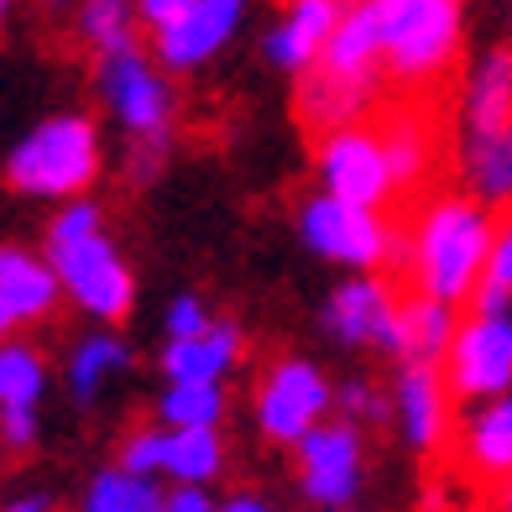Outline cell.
<instances>
[{
    "mask_svg": "<svg viewBox=\"0 0 512 512\" xmlns=\"http://www.w3.org/2000/svg\"><path fill=\"white\" fill-rule=\"evenodd\" d=\"M115 465H126V471H136V476H157L162 481V471H168V424H136V429H126L121 434V445H115Z\"/></svg>",
    "mask_w": 512,
    "mask_h": 512,
    "instance_id": "29",
    "label": "cell"
},
{
    "mask_svg": "<svg viewBox=\"0 0 512 512\" xmlns=\"http://www.w3.org/2000/svg\"><path fill=\"white\" fill-rule=\"evenodd\" d=\"M100 173H105V136H100V121L84 110L42 115L0 157V183L16 199L53 204V209L95 194Z\"/></svg>",
    "mask_w": 512,
    "mask_h": 512,
    "instance_id": "3",
    "label": "cell"
},
{
    "mask_svg": "<svg viewBox=\"0 0 512 512\" xmlns=\"http://www.w3.org/2000/svg\"><path fill=\"white\" fill-rule=\"evenodd\" d=\"M471 309H512V220L497 225L492 256H486V277L471 298Z\"/></svg>",
    "mask_w": 512,
    "mask_h": 512,
    "instance_id": "30",
    "label": "cell"
},
{
    "mask_svg": "<svg viewBox=\"0 0 512 512\" xmlns=\"http://www.w3.org/2000/svg\"><path fill=\"white\" fill-rule=\"evenodd\" d=\"M246 361V330L236 319H215L204 335L162 340L157 371L162 382H230Z\"/></svg>",
    "mask_w": 512,
    "mask_h": 512,
    "instance_id": "17",
    "label": "cell"
},
{
    "mask_svg": "<svg viewBox=\"0 0 512 512\" xmlns=\"http://www.w3.org/2000/svg\"><path fill=\"white\" fill-rule=\"evenodd\" d=\"M0 298L21 319V330L53 324V314L63 309V283L48 262V251L21 246V241H0Z\"/></svg>",
    "mask_w": 512,
    "mask_h": 512,
    "instance_id": "16",
    "label": "cell"
},
{
    "mask_svg": "<svg viewBox=\"0 0 512 512\" xmlns=\"http://www.w3.org/2000/svg\"><path fill=\"white\" fill-rule=\"evenodd\" d=\"M298 95L293 115L304 121L314 136L356 126L361 115L377 105L382 84H387V63H382V37H377V16L366 0H356L351 16L335 27L330 48L314 58L309 74H298Z\"/></svg>",
    "mask_w": 512,
    "mask_h": 512,
    "instance_id": "4",
    "label": "cell"
},
{
    "mask_svg": "<svg viewBox=\"0 0 512 512\" xmlns=\"http://www.w3.org/2000/svg\"><path fill=\"white\" fill-rule=\"evenodd\" d=\"M136 366V351L110 330V324H89V330L68 345L63 356V392L74 408H95L105 392Z\"/></svg>",
    "mask_w": 512,
    "mask_h": 512,
    "instance_id": "18",
    "label": "cell"
},
{
    "mask_svg": "<svg viewBox=\"0 0 512 512\" xmlns=\"http://www.w3.org/2000/svg\"><path fill=\"white\" fill-rule=\"evenodd\" d=\"M16 335H21V319L11 314L6 298H0V340H16Z\"/></svg>",
    "mask_w": 512,
    "mask_h": 512,
    "instance_id": "39",
    "label": "cell"
},
{
    "mask_svg": "<svg viewBox=\"0 0 512 512\" xmlns=\"http://www.w3.org/2000/svg\"><path fill=\"white\" fill-rule=\"evenodd\" d=\"M314 178H319L324 194H340V199H351V204L392 209V199H398V178H392L382 131L366 126V121L319 136V147H314Z\"/></svg>",
    "mask_w": 512,
    "mask_h": 512,
    "instance_id": "11",
    "label": "cell"
},
{
    "mask_svg": "<svg viewBox=\"0 0 512 512\" xmlns=\"http://www.w3.org/2000/svg\"><path fill=\"white\" fill-rule=\"evenodd\" d=\"M356 0H288L277 21L262 32V58L277 68V74H309L314 58L330 48V37L345 16H351Z\"/></svg>",
    "mask_w": 512,
    "mask_h": 512,
    "instance_id": "15",
    "label": "cell"
},
{
    "mask_svg": "<svg viewBox=\"0 0 512 512\" xmlns=\"http://www.w3.org/2000/svg\"><path fill=\"white\" fill-rule=\"evenodd\" d=\"M168 157H173V136H142V142H126V162H121V173H126V183L147 189V183H157V178H162Z\"/></svg>",
    "mask_w": 512,
    "mask_h": 512,
    "instance_id": "33",
    "label": "cell"
},
{
    "mask_svg": "<svg viewBox=\"0 0 512 512\" xmlns=\"http://www.w3.org/2000/svg\"><path fill=\"white\" fill-rule=\"evenodd\" d=\"M168 512H220V497L204 481H168Z\"/></svg>",
    "mask_w": 512,
    "mask_h": 512,
    "instance_id": "35",
    "label": "cell"
},
{
    "mask_svg": "<svg viewBox=\"0 0 512 512\" xmlns=\"http://www.w3.org/2000/svg\"><path fill=\"white\" fill-rule=\"evenodd\" d=\"M42 439L37 403H6L0 408V455H32Z\"/></svg>",
    "mask_w": 512,
    "mask_h": 512,
    "instance_id": "34",
    "label": "cell"
},
{
    "mask_svg": "<svg viewBox=\"0 0 512 512\" xmlns=\"http://www.w3.org/2000/svg\"><path fill=\"white\" fill-rule=\"evenodd\" d=\"M486 512H502V507H486Z\"/></svg>",
    "mask_w": 512,
    "mask_h": 512,
    "instance_id": "43",
    "label": "cell"
},
{
    "mask_svg": "<svg viewBox=\"0 0 512 512\" xmlns=\"http://www.w3.org/2000/svg\"><path fill=\"white\" fill-rule=\"evenodd\" d=\"M48 398V361L27 340H0V408L6 403H37Z\"/></svg>",
    "mask_w": 512,
    "mask_h": 512,
    "instance_id": "28",
    "label": "cell"
},
{
    "mask_svg": "<svg viewBox=\"0 0 512 512\" xmlns=\"http://www.w3.org/2000/svg\"><path fill=\"white\" fill-rule=\"evenodd\" d=\"M288 455H293L298 497L314 512L361 502V492H366V429L361 424H351V418H324Z\"/></svg>",
    "mask_w": 512,
    "mask_h": 512,
    "instance_id": "10",
    "label": "cell"
},
{
    "mask_svg": "<svg viewBox=\"0 0 512 512\" xmlns=\"http://www.w3.org/2000/svg\"><path fill=\"white\" fill-rule=\"evenodd\" d=\"M497 225H502L497 209L465 189L418 199L398 251V272L408 277V293H429L465 309L486 277Z\"/></svg>",
    "mask_w": 512,
    "mask_h": 512,
    "instance_id": "1",
    "label": "cell"
},
{
    "mask_svg": "<svg viewBox=\"0 0 512 512\" xmlns=\"http://www.w3.org/2000/svg\"><path fill=\"white\" fill-rule=\"evenodd\" d=\"M0 512H58L53 492H11L0 497Z\"/></svg>",
    "mask_w": 512,
    "mask_h": 512,
    "instance_id": "37",
    "label": "cell"
},
{
    "mask_svg": "<svg viewBox=\"0 0 512 512\" xmlns=\"http://www.w3.org/2000/svg\"><path fill=\"white\" fill-rule=\"evenodd\" d=\"M230 471L225 429H168V471L162 481H204L215 486Z\"/></svg>",
    "mask_w": 512,
    "mask_h": 512,
    "instance_id": "27",
    "label": "cell"
},
{
    "mask_svg": "<svg viewBox=\"0 0 512 512\" xmlns=\"http://www.w3.org/2000/svg\"><path fill=\"white\" fill-rule=\"evenodd\" d=\"M293 236H298V246H304L309 256H319V262H330L340 272L398 267V251H403V236H398V225L387 220V209L351 204V199L324 194V189H314L309 199H298Z\"/></svg>",
    "mask_w": 512,
    "mask_h": 512,
    "instance_id": "6",
    "label": "cell"
},
{
    "mask_svg": "<svg viewBox=\"0 0 512 512\" xmlns=\"http://www.w3.org/2000/svg\"><path fill=\"white\" fill-rule=\"evenodd\" d=\"M377 16L387 79L403 89L445 84L465 53V0H366Z\"/></svg>",
    "mask_w": 512,
    "mask_h": 512,
    "instance_id": "5",
    "label": "cell"
},
{
    "mask_svg": "<svg viewBox=\"0 0 512 512\" xmlns=\"http://www.w3.org/2000/svg\"><path fill=\"white\" fill-rule=\"evenodd\" d=\"M330 512H361V502H356V507H330Z\"/></svg>",
    "mask_w": 512,
    "mask_h": 512,
    "instance_id": "42",
    "label": "cell"
},
{
    "mask_svg": "<svg viewBox=\"0 0 512 512\" xmlns=\"http://www.w3.org/2000/svg\"><path fill=\"white\" fill-rule=\"evenodd\" d=\"M460 189L486 199L492 209L512 204V126L502 131H460L455 142Z\"/></svg>",
    "mask_w": 512,
    "mask_h": 512,
    "instance_id": "21",
    "label": "cell"
},
{
    "mask_svg": "<svg viewBox=\"0 0 512 512\" xmlns=\"http://www.w3.org/2000/svg\"><path fill=\"white\" fill-rule=\"evenodd\" d=\"M335 413L351 418V424H361V429L387 424L392 418V392H382L377 382H366V377H345V382H335Z\"/></svg>",
    "mask_w": 512,
    "mask_h": 512,
    "instance_id": "31",
    "label": "cell"
},
{
    "mask_svg": "<svg viewBox=\"0 0 512 512\" xmlns=\"http://www.w3.org/2000/svg\"><path fill=\"white\" fill-rule=\"evenodd\" d=\"M220 314L204 304V293L183 288L168 298V309H162V340H189V335H204L209 324H215Z\"/></svg>",
    "mask_w": 512,
    "mask_h": 512,
    "instance_id": "32",
    "label": "cell"
},
{
    "mask_svg": "<svg viewBox=\"0 0 512 512\" xmlns=\"http://www.w3.org/2000/svg\"><path fill=\"white\" fill-rule=\"evenodd\" d=\"M79 512H168V481L157 476H136L126 465H105L89 476Z\"/></svg>",
    "mask_w": 512,
    "mask_h": 512,
    "instance_id": "25",
    "label": "cell"
},
{
    "mask_svg": "<svg viewBox=\"0 0 512 512\" xmlns=\"http://www.w3.org/2000/svg\"><path fill=\"white\" fill-rule=\"evenodd\" d=\"M189 6H194V0H136V16H142L147 32H162L168 21H178Z\"/></svg>",
    "mask_w": 512,
    "mask_h": 512,
    "instance_id": "36",
    "label": "cell"
},
{
    "mask_svg": "<svg viewBox=\"0 0 512 512\" xmlns=\"http://www.w3.org/2000/svg\"><path fill=\"white\" fill-rule=\"evenodd\" d=\"M95 95L105 121L126 136V142H142V136H173L178 121V89L173 74L157 63V53L147 48H126L95 58Z\"/></svg>",
    "mask_w": 512,
    "mask_h": 512,
    "instance_id": "8",
    "label": "cell"
},
{
    "mask_svg": "<svg viewBox=\"0 0 512 512\" xmlns=\"http://www.w3.org/2000/svg\"><path fill=\"white\" fill-rule=\"evenodd\" d=\"M16 6H21V0H0V32H6V21L16 16Z\"/></svg>",
    "mask_w": 512,
    "mask_h": 512,
    "instance_id": "41",
    "label": "cell"
},
{
    "mask_svg": "<svg viewBox=\"0 0 512 512\" xmlns=\"http://www.w3.org/2000/svg\"><path fill=\"white\" fill-rule=\"evenodd\" d=\"M136 32H147L142 16H136V0H79L74 6V42L95 58L142 48Z\"/></svg>",
    "mask_w": 512,
    "mask_h": 512,
    "instance_id": "24",
    "label": "cell"
},
{
    "mask_svg": "<svg viewBox=\"0 0 512 512\" xmlns=\"http://www.w3.org/2000/svg\"><path fill=\"white\" fill-rule=\"evenodd\" d=\"M460 460L476 481H507L512 476V392L486 403H465V418L455 429Z\"/></svg>",
    "mask_w": 512,
    "mask_h": 512,
    "instance_id": "19",
    "label": "cell"
},
{
    "mask_svg": "<svg viewBox=\"0 0 512 512\" xmlns=\"http://www.w3.org/2000/svg\"><path fill=\"white\" fill-rule=\"evenodd\" d=\"M392 429H398L403 450L413 455H439L450 445L455 424V392L445 382V366L429 361H398L392 371Z\"/></svg>",
    "mask_w": 512,
    "mask_h": 512,
    "instance_id": "13",
    "label": "cell"
},
{
    "mask_svg": "<svg viewBox=\"0 0 512 512\" xmlns=\"http://www.w3.org/2000/svg\"><path fill=\"white\" fill-rule=\"evenodd\" d=\"M152 418L168 429H225L230 392L225 382H162Z\"/></svg>",
    "mask_w": 512,
    "mask_h": 512,
    "instance_id": "26",
    "label": "cell"
},
{
    "mask_svg": "<svg viewBox=\"0 0 512 512\" xmlns=\"http://www.w3.org/2000/svg\"><path fill=\"white\" fill-rule=\"evenodd\" d=\"M319 335L340 351L403 361V293L387 272H345L319 304Z\"/></svg>",
    "mask_w": 512,
    "mask_h": 512,
    "instance_id": "9",
    "label": "cell"
},
{
    "mask_svg": "<svg viewBox=\"0 0 512 512\" xmlns=\"http://www.w3.org/2000/svg\"><path fill=\"white\" fill-rule=\"evenodd\" d=\"M251 16V0H194L178 21H168L162 32H152V53L168 74H199L215 63L230 42L241 37Z\"/></svg>",
    "mask_w": 512,
    "mask_h": 512,
    "instance_id": "14",
    "label": "cell"
},
{
    "mask_svg": "<svg viewBox=\"0 0 512 512\" xmlns=\"http://www.w3.org/2000/svg\"><path fill=\"white\" fill-rule=\"evenodd\" d=\"M445 382L455 403H486L512 392V309H465L445 356Z\"/></svg>",
    "mask_w": 512,
    "mask_h": 512,
    "instance_id": "12",
    "label": "cell"
},
{
    "mask_svg": "<svg viewBox=\"0 0 512 512\" xmlns=\"http://www.w3.org/2000/svg\"><path fill=\"white\" fill-rule=\"evenodd\" d=\"M42 251L63 283V304L89 324H121L136 309V267L126 262L121 241L110 236V220L95 194L68 199L53 209L42 230Z\"/></svg>",
    "mask_w": 512,
    "mask_h": 512,
    "instance_id": "2",
    "label": "cell"
},
{
    "mask_svg": "<svg viewBox=\"0 0 512 512\" xmlns=\"http://www.w3.org/2000/svg\"><path fill=\"white\" fill-rule=\"evenodd\" d=\"M512 126V48H486L460 79V131H502Z\"/></svg>",
    "mask_w": 512,
    "mask_h": 512,
    "instance_id": "20",
    "label": "cell"
},
{
    "mask_svg": "<svg viewBox=\"0 0 512 512\" xmlns=\"http://www.w3.org/2000/svg\"><path fill=\"white\" fill-rule=\"evenodd\" d=\"M460 304H445V298L429 293H408L403 298V361H429L445 366L450 345L460 335Z\"/></svg>",
    "mask_w": 512,
    "mask_h": 512,
    "instance_id": "23",
    "label": "cell"
},
{
    "mask_svg": "<svg viewBox=\"0 0 512 512\" xmlns=\"http://www.w3.org/2000/svg\"><path fill=\"white\" fill-rule=\"evenodd\" d=\"M497 507H502V512H512V476H507V481H497Z\"/></svg>",
    "mask_w": 512,
    "mask_h": 512,
    "instance_id": "40",
    "label": "cell"
},
{
    "mask_svg": "<svg viewBox=\"0 0 512 512\" xmlns=\"http://www.w3.org/2000/svg\"><path fill=\"white\" fill-rule=\"evenodd\" d=\"M335 418V377L314 356L283 351L262 366L251 387V424L272 450H293L309 429Z\"/></svg>",
    "mask_w": 512,
    "mask_h": 512,
    "instance_id": "7",
    "label": "cell"
},
{
    "mask_svg": "<svg viewBox=\"0 0 512 512\" xmlns=\"http://www.w3.org/2000/svg\"><path fill=\"white\" fill-rule=\"evenodd\" d=\"M377 131H382V147L392 162V178H398V194H424L434 178V162H439L429 115L424 110H392Z\"/></svg>",
    "mask_w": 512,
    "mask_h": 512,
    "instance_id": "22",
    "label": "cell"
},
{
    "mask_svg": "<svg viewBox=\"0 0 512 512\" xmlns=\"http://www.w3.org/2000/svg\"><path fill=\"white\" fill-rule=\"evenodd\" d=\"M220 512H277L262 492H251V486H236V492L220 497Z\"/></svg>",
    "mask_w": 512,
    "mask_h": 512,
    "instance_id": "38",
    "label": "cell"
}]
</instances>
